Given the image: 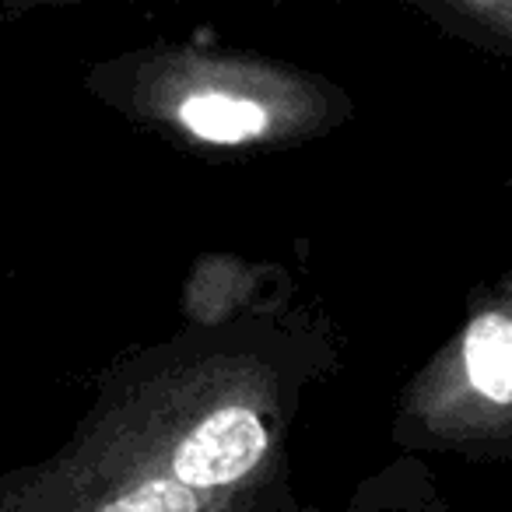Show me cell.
Masks as SVG:
<instances>
[{
	"instance_id": "cell-4",
	"label": "cell",
	"mask_w": 512,
	"mask_h": 512,
	"mask_svg": "<svg viewBox=\"0 0 512 512\" xmlns=\"http://www.w3.org/2000/svg\"><path fill=\"white\" fill-rule=\"evenodd\" d=\"M344 512H442V505L425 488L411 491L407 470L390 467L386 474L372 477L365 488H358V495Z\"/></svg>"
},
{
	"instance_id": "cell-3",
	"label": "cell",
	"mask_w": 512,
	"mask_h": 512,
	"mask_svg": "<svg viewBox=\"0 0 512 512\" xmlns=\"http://www.w3.org/2000/svg\"><path fill=\"white\" fill-rule=\"evenodd\" d=\"M407 8L449 36L512 57V0H411Z\"/></svg>"
},
{
	"instance_id": "cell-2",
	"label": "cell",
	"mask_w": 512,
	"mask_h": 512,
	"mask_svg": "<svg viewBox=\"0 0 512 512\" xmlns=\"http://www.w3.org/2000/svg\"><path fill=\"white\" fill-rule=\"evenodd\" d=\"M393 439L414 453L512 456V274L477 288L456 334L400 390Z\"/></svg>"
},
{
	"instance_id": "cell-1",
	"label": "cell",
	"mask_w": 512,
	"mask_h": 512,
	"mask_svg": "<svg viewBox=\"0 0 512 512\" xmlns=\"http://www.w3.org/2000/svg\"><path fill=\"white\" fill-rule=\"evenodd\" d=\"M92 88L127 116L214 151L292 148L351 120L334 81L271 57L158 46L99 67Z\"/></svg>"
}]
</instances>
